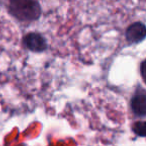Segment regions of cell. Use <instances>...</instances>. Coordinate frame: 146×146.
I'll use <instances>...</instances> for the list:
<instances>
[{
    "label": "cell",
    "instance_id": "4",
    "mask_svg": "<svg viewBox=\"0 0 146 146\" xmlns=\"http://www.w3.org/2000/svg\"><path fill=\"white\" fill-rule=\"evenodd\" d=\"M146 35L145 25L142 22H134L133 24L129 25L126 29L125 36L126 39L131 44H137L144 40Z\"/></svg>",
    "mask_w": 146,
    "mask_h": 146
},
{
    "label": "cell",
    "instance_id": "2",
    "mask_svg": "<svg viewBox=\"0 0 146 146\" xmlns=\"http://www.w3.org/2000/svg\"><path fill=\"white\" fill-rule=\"evenodd\" d=\"M23 43L25 47L32 52H42L47 49V41L39 33H28L23 38Z\"/></svg>",
    "mask_w": 146,
    "mask_h": 146
},
{
    "label": "cell",
    "instance_id": "3",
    "mask_svg": "<svg viewBox=\"0 0 146 146\" xmlns=\"http://www.w3.org/2000/svg\"><path fill=\"white\" fill-rule=\"evenodd\" d=\"M131 109L135 115L144 117L146 115V91L138 86L131 99Z\"/></svg>",
    "mask_w": 146,
    "mask_h": 146
},
{
    "label": "cell",
    "instance_id": "5",
    "mask_svg": "<svg viewBox=\"0 0 146 146\" xmlns=\"http://www.w3.org/2000/svg\"><path fill=\"white\" fill-rule=\"evenodd\" d=\"M133 131L136 135L141 136L144 137L145 136V131H146V127H145V122L144 121H138L135 122L133 125Z\"/></svg>",
    "mask_w": 146,
    "mask_h": 146
},
{
    "label": "cell",
    "instance_id": "1",
    "mask_svg": "<svg viewBox=\"0 0 146 146\" xmlns=\"http://www.w3.org/2000/svg\"><path fill=\"white\" fill-rule=\"evenodd\" d=\"M8 11L22 22L37 20L41 15V7L37 0H8Z\"/></svg>",
    "mask_w": 146,
    "mask_h": 146
},
{
    "label": "cell",
    "instance_id": "6",
    "mask_svg": "<svg viewBox=\"0 0 146 146\" xmlns=\"http://www.w3.org/2000/svg\"><path fill=\"white\" fill-rule=\"evenodd\" d=\"M144 66H145V61L141 63V74H142V77L144 78Z\"/></svg>",
    "mask_w": 146,
    "mask_h": 146
}]
</instances>
